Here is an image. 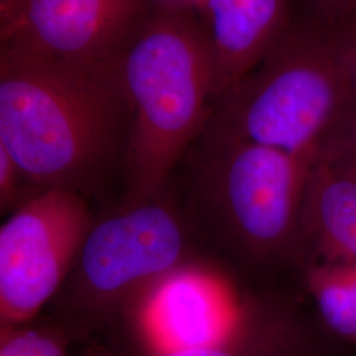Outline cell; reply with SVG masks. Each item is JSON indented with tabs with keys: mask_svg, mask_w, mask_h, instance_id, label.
Segmentation results:
<instances>
[{
	"mask_svg": "<svg viewBox=\"0 0 356 356\" xmlns=\"http://www.w3.org/2000/svg\"><path fill=\"white\" fill-rule=\"evenodd\" d=\"M129 118L118 65L0 56V145L33 191L92 188Z\"/></svg>",
	"mask_w": 356,
	"mask_h": 356,
	"instance_id": "1",
	"label": "cell"
},
{
	"mask_svg": "<svg viewBox=\"0 0 356 356\" xmlns=\"http://www.w3.org/2000/svg\"><path fill=\"white\" fill-rule=\"evenodd\" d=\"M118 70L131 115L126 204H139L160 194L213 113L216 72L202 23L184 4L160 3L135 29Z\"/></svg>",
	"mask_w": 356,
	"mask_h": 356,
	"instance_id": "2",
	"label": "cell"
},
{
	"mask_svg": "<svg viewBox=\"0 0 356 356\" xmlns=\"http://www.w3.org/2000/svg\"><path fill=\"white\" fill-rule=\"evenodd\" d=\"M198 191L219 247L256 289L279 288L288 273L305 291L313 264L301 227L306 173L313 157L202 134Z\"/></svg>",
	"mask_w": 356,
	"mask_h": 356,
	"instance_id": "3",
	"label": "cell"
},
{
	"mask_svg": "<svg viewBox=\"0 0 356 356\" xmlns=\"http://www.w3.org/2000/svg\"><path fill=\"white\" fill-rule=\"evenodd\" d=\"M355 26L313 17L289 23L259 64L216 101L202 134L313 157L351 107L343 57Z\"/></svg>",
	"mask_w": 356,
	"mask_h": 356,
	"instance_id": "4",
	"label": "cell"
},
{
	"mask_svg": "<svg viewBox=\"0 0 356 356\" xmlns=\"http://www.w3.org/2000/svg\"><path fill=\"white\" fill-rule=\"evenodd\" d=\"M189 263L177 213L156 195L94 222L67 280L76 312L94 318L124 314L157 281Z\"/></svg>",
	"mask_w": 356,
	"mask_h": 356,
	"instance_id": "5",
	"label": "cell"
},
{
	"mask_svg": "<svg viewBox=\"0 0 356 356\" xmlns=\"http://www.w3.org/2000/svg\"><path fill=\"white\" fill-rule=\"evenodd\" d=\"M94 220L82 194L38 191L0 229V327L33 318L67 279Z\"/></svg>",
	"mask_w": 356,
	"mask_h": 356,
	"instance_id": "6",
	"label": "cell"
},
{
	"mask_svg": "<svg viewBox=\"0 0 356 356\" xmlns=\"http://www.w3.org/2000/svg\"><path fill=\"white\" fill-rule=\"evenodd\" d=\"M148 10L144 0H1V54L116 66Z\"/></svg>",
	"mask_w": 356,
	"mask_h": 356,
	"instance_id": "7",
	"label": "cell"
},
{
	"mask_svg": "<svg viewBox=\"0 0 356 356\" xmlns=\"http://www.w3.org/2000/svg\"><path fill=\"white\" fill-rule=\"evenodd\" d=\"M243 294L213 269L186 263L157 281L128 312L145 353L214 343L236 318Z\"/></svg>",
	"mask_w": 356,
	"mask_h": 356,
	"instance_id": "8",
	"label": "cell"
},
{
	"mask_svg": "<svg viewBox=\"0 0 356 356\" xmlns=\"http://www.w3.org/2000/svg\"><path fill=\"white\" fill-rule=\"evenodd\" d=\"M337 341L314 307L281 288L245 291L236 318L214 343L139 356H332Z\"/></svg>",
	"mask_w": 356,
	"mask_h": 356,
	"instance_id": "9",
	"label": "cell"
},
{
	"mask_svg": "<svg viewBox=\"0 0 356 356\" xmlns=\"http://www.w3.org/2000/svg\"><path fill=\"white\" fill-rule=\"evenodd\" d=\"M286 3L202 0L201 23L213 57L216 101L259 64L289 26Z\"/></svg>",
	"mask_w": 356,
	"mask_h": 356,
	"instance_id": "10",
	"label": "cell"
},
{
	"mask_svg": "<svg viewBox=\"0 0 356 356\" xmlns=\"http://www.w3.org/2000/svg\"><path fill=\"white\" fill-rule=\"evenodd\" d=\"M301 227L313 263H356V175L313 156L302 194Z\"/></svg>",
	"mask_w": 356,
	"mask_h": 356,
	"instance_id": "11",
	"label": "cell"
},
{
	"mask_svg": "<svg viewBox=\"0 0 356 356\" xmlns=\"http://www.w3.org/2000/svg\"><path fill=\"white\" fill-rule=\"evenodd\" d=\"M304 286L331 335L356 346V263H313Z\"/></svg>",
	"mask_w": 356,
	"mask_h": 356,
	"instance_id": "12",
	"label": "cell"
},
{
	"mask_svg": "<svg viewBox=\"0 0 356 356\" xmlns=\"http://www.w3.org/2000/svg\"><path fill=\"white\" fill-rule=\"evenodd\" d=\"M67 342L53 327H0V356H69Z\"/></svg>",
	"mask_w": 356,
	"mask_h": 356,
	"instance_id": "13",
	"label": "cell"
},
{
	"mask_svg": "<svg viewBox=\"0 0 356 356\" xmlns=\"http://www.w3.org/2000/svg\"><path fill=\"white\" fill-rule=\"evenodd\" d=\"M316 159L356 175V106H351L319 145Z\"/></svg>",
	"mask_w": 356,
	"mask_h": 356,
	"instance_id": "14",
	"label": "cell"
},
{
	"mask_svg": "<svg viewBox=\"0 0 356 356\" xmlns=\"http://www.w3.org/2000/svg\"><path fill=\"white\" fill-rule=\"evenodd\" d=\"M24 182L26 181L15 164L11 154L0 145V204L3 213L10 209L16 210L26 204V200H23Z\"/></svg>",
	"mask_w": 356,
	"mask_h": 356,
	"instance_id": "15",
	"label": "cell"
},
{
	"mask_svg": "<svg viewBox=\"0 0 356 356\" xmlns=\"http://www.w3.org/2000/svg\"><path fill=\"white\" fill-rule=\"evenodd\" d=\"M312 17L326 26L348 28L356 24V0H307Z\"/></svg>",
	"mask_w": 356,
	"mask_h": 356,
	"instance_id": "16",
	"label": "cell"
},
{
	"mask_svg": "<svg viewBox=\"0 0 356 356\" xmlns=\"http://www.w3.org/2000/svg\"><path fill=\"white\" fill-rule=\"evenodd\" d=\"M344 78L351 106H356V26L348 32L344 45Z\"/></svg>",
	"mask_w": 356,
	"mask_h": 356,
	"instance_id": "17",
	"label": "cell"
}]
</instances>
